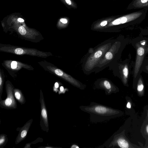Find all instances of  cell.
<instances>
[{"label": "cell", "instance_id": "1", "mask_svg": "<svg viewBox=\"0 0 148 148\" xmlns=\"http://www.w3.org/2000/svg\"><path fill=\"white\" fill-rule=\"evenodd\" d=\"M80 109L88 113L90 120L93 123L101 122L122 116V111L98 103L91 102L89 105L79 106Z\"/></svg>", "mask_w": 148, "mask_h": 148}, {"label": "cell", "instance_id": "2", "mask_svg": "<svg viewBox=\"0 0 148 148\" xmlns=\"http://www.w3.org/2000/svg\"><path fill=\"white\" fill-rule=\"evenodd\" d=\"M125 130L113 134L104 144L107 148H138L141 147L131 143L125 134Z\"/></svg>", "mask_w": 148, "mask_h": 148}, {"label": "cell", "instance_id": "3", "mask_svg": "<svg viewBox=\"0 0 148 148\" xmlns=\"http://www.w3.org/2000/svg\"><path fill=\"white\" fill-rule=\"evenodd\" d=\"M7 97L4 100H0V106L7 109H15L17 108L16 102L14 98L13 88L9 84L6 86Z\"/></svg>", "mask_w": 148, "mask_h": 148}, {"label": "cell", "instance_id": "4", "mask_svg": "<svg viewBox=\"0 0 148 148\" xmlns=\"http://www.w3.org/2000/svg\"><path fill=\"white\" fill-rule=\"evenodd\" d=\"M39 101L40 104V125L41 129L47 132L49 131L48 117L43 94L40 90Z\"/></svg>", "mask_w": 148, "mask_h": 148}, {"label": "cell", "instance_id": "5", "mask_svg": "<svg viewBox=\"0 0 148 148\" xmlns=\"http://www.w3.org/2000/svg\"><path fill=\"white\" fill-rule=\"evenodd\" d=\"M108 47V45H106L97 50L88 59L85 65V68L88 70L92 69L102 55L106 51Z\"/></svg>", "mask_w": 148, "mask_h": 148}, {"label": "cell", "instance_id": "6", "mask_svg": "<svg viewBox=\"0 0 148 148\" xmlns=\"http://www.w3.org/2000/svg\"><path fill=\"white\" fill-rule=\"evenodd\" d=\"M145 50L142 46H139L137 48L136 58L134 69V77L137 76L141 66L144 59Z\"/></svg>", "mask_w": 148, "mask_h": 148}, {"label": "cell", "instance_id": "7", "mask_svg": "<svg viewBox=\"0 0 148 148\" xmlns=\"http://www.w3.org/2000/svg\"><path fill=\"white\" fill-rule=\"evenodd\" d=\"M33 121L32 119L29 120L20 130L16 139V144H19L25 138Z\"/></svg>", "mask_w": 148, "mask_h": 148}, {"label": "cell", "instance_id": "8", "mask_svg": "<svg viewBox=\"0 0 148 148\" xmlns=\"http://www.w3.org/2000/svg\"><path fill=\"white\" fill-rule=\"evenodd\" d=\"M55 73L58 75L60 76L66 80L73 85L82 90L84 89L85 87L78 82L71 76L63 72L60 69H56L55 70Z\"/></svg>", "mask_w": 148, "mask_h": 148}, {"label": "cell", "instance_id": "9", "mask_svg": "<svg viewBox=\"0 0 148 148\" xmlns=\"http://www.w3.org/2000/svg\"><path fill=\"white\" fill-rule=\"evenodd\" d=\"M99 87L104 89L105 91L106 94L108 95L113 93H116L119 91V90L116 87L107 80L101 82L99 84Z\"/></svg>", "mask_w": 148, "mask_h": 148}, {"label": "cell", "instance_id": "10", "mask_svg": "<svg viewBox=\"0 0 148 148\" xmlns=\"http://www.w3.org/2000/svg\"><path fill=\"white\" fill-rule=\"evenodd\" d=\"M15 97L18 102L21 105L24 104L26 102L25 99L21 91L19 89H14Z\"/></svg>", "mask_w": 148, "mask_h": 148}, {"label": "cell", "instance_id": "11", "mask_svg": "<svg viewBox=\"0 0 148 148\" xmlns=\"http://www.w3.org/2000/svg\"><path fill=\"white\" fill-rule=\"evenodd\" d=\"M137 92L139 97H142L144 93V86L142 78L140 77L137 84Z\"/></svg>", "mask_w": 148, "mask_h": 148}, {"label": "cell", "instance_id": "12", "mask_svg": "<svg viewBox=\"0 0 148 148\" xmlns=\"http://www.w3.org/2000/svg\"><path fill=\"white\" fill-rule=\"evenodd\" d=\"M129 73V70L127 66L125 65L123 70V81L125 85H126L127 83V79Z\"/></svg>", "mask_w": 148, "mask_h": 148}, {"label": "cell", "instance_id": "13", "mask_svg": "<svg viewBox=\"0 0 148 148\" xmlns=\"http://www.w3.org/2000/svg\"><path fill=\"white\" fill-rule=\"evenodd\" d=\"M7 135L5 134H1L0 135V148H3L7 144L8 138Z\"/></svg>", "mask_w": 148, "mask_h": 148}, {"label": "cell", "instance_id": "14", "mask_svg": "<svg viewBox=\"0 0 148 148\" xmlns=\"http://www.w3.org/2000/svg\"><path fill=\"white\" fill-rule=\"evenodd\" d=\"M143 136L146 139L147 147L146 148H148V123L145 124L143 127Z\"/></svg>", "mask_w": 148, "mask_h": 148}, {"label": "cell", "instance_id": "15", "mask_svg": "<svg viewBox=\"0 0 148 148\" xmlns=\"http://www.w3.org/2000/svg\"><path fill=\"white\" fill-rule=\"evenodd\" d=\"M113 55V54L110 51H109L106 53L105 55V58L107 60H109L112 59Z\"/></svg>", "mask_w": 148, "mask_h": 148}, {"label": "cell", "instance_id": "16", "mask_svg": "<svg viewBox=\"0 0 148 148\" xmlns=\"http://www.w3.org/2000/svg\"><path fill=\"white\" fill-rule=\"evenodd\" d=\"M18 31L22 35H24L26 33V30L24 27L20 26L18 28Z\"/></svg>", "mask_w": 148, "mask_h": 148}, {"label": "cell", "instance_id": "17", "mask_svg": "<svg viewBox=\"0 0 148 148\" xmlns=\"http://www.w3.org/2000/svg\"><path fill=\"white\" fill-rule=\"evenodd\" d=\"M147 4H148V0H139V7L141 5H145Z\"/></svg>", "mask_w": 148, "mask_h": 148}, {"label": "cell", "instance_id": "18", "mask_svg": "<svg viewBox=\"0 0 148 148\" xmlns=\"http://www.w3.org/2000/svg\"><path fill=\"white\" fill-rule=\"evenodd\" d=\"M15 53L17 54L21 55L23 53V50L20 48H17L14 51Z\"/></svg>", "mask_w": 148, "mask_h": 148}, {"label": "cell", "instance_id": "19", "mask_svg": "<svg viewBox=\"0 0 148 148\" xmlns=\"http://www.w3.org/2000/svg\"><path fill=\"white\" fill-rule=\"evenodd\" d=\"M17 63L15 61H13L11 64V67L12 69H15L16 67Z\"/></svg>", "mask_w": 148, "mask_h": 148}, {"label": "cell", "instance_id": "20", "mask_svg": "<svg viewBox=\"0 0 148 148\" xmlns=\"http://www.w3.org/2000/svg\"><path fill=\"white\" fill-rule=\"evenodd\" d=\"M132 103L129 100H127L126 104V108L127 109H131L132 108Z\"/></svg>", "mask_w": 148, "mask_h": 148}, {"label": "cell", "instance_id": "21", "mask_svg": "<svg viewBox=\"0 0 148 148\" xmlns=\"http://www.w3.org/2000/svg\"><path fill=\"white\" fill-rule=\"evenodd\" d=\"M60 90L59 92V94H60L62 93H64L65 92L64 91V89L63 86H61L60 89Z\"/></svg>", "mask_w": 148, "mask_h": 148}, {"label": "cell", "instance_id": "22", "mask_svg": "<svg viewBox=\"0 0 148 148\" xmlns=\"http://www.w3.org/2000/svg\"><path fill=\"white\" fill-rule=\"evenodd\" d=\"M60 21L63 23H67V20L65 18H62L60 19Z\"/></svg>", "mask_w": 148, "mask_h": 148}, {"label": "cell", "instance_id": "23", "mask_svg": "<svg viewBox=\"0 0 148 148\" xmlns=\"http://www.w3.org/2000/svg\"><path fill=\"white\" fill-rule=\"evenodd\" d=\"M107 23V21H102L100 23V25L101 26H104L106 25Z\"/></svg>", "mask_w": 148, "mask_h": 148}, {"label": "cell", "instance_id": "24", "mask_svg": "<svg viewBox=\"0 0 148 148\" xmlns=\"http://www.w3.org/2000/svg\"><path fill=\"white\" fill-rule=\"evenodd\" d=\"M55 88V89H54V90L56 89V88H58L59 84L58 82H56L54 85Z\"/></svg>", "mask_w": 148, "mask_h": 148}, {"label": "cell", "instance_id": "25", "mask_svg": "<svg viewBox=\"0 0 148 148\" xmlns=\"http://www.w3.org/2000/svg\"><path fill=\"white\" fill-rule=\"evenodd\" d=\"M66 3L69 5H70L71 4V2L70 0H65Z\"/></svg>", "mask_w": 148, "mask_h": 148}, {"label": "cell", "instance_id": "26", "mask_svg": "<svg viewBox=\"0 0 148 148\" xmlns=\"http://www.w3.org/2000/svg\"><path fill=\"white\" fill-rule=\"evenodd\" d=\"M18 21L20 22H22L24 21V20L21 18H19L18 19Z\"/></svg>", "mask_w": 148, "mask_h": 148}, {"label": "cell", "instance_id": "27", "mask_svg": "<svg viewBox=\"0 0 148 148\" xmlns=\"http://www.w3.org/2000/svg\"><path fill=\"white\" fill-rule=\"evenodd\" d=\"M43 147V148H54L55 147L51 146H46L45 147Z\"/></svg>", "mask_w": 148, "mask_h": 148}, {"label": "cell", "instance_id": "28", "mask_svg": "<svg viewBox=\"0 0 148 148\" xmlns=\"http://www.w3.org/2000/svg\"><path fill=\"white\" fill-rule=\"evenodd\" d=\"M71 148H79V147H78V146L75 145H72L71 147Z\"/></svg>", "mask_w": 148, "mask_h": 148}, {"label": "cell", "instance_id": "29", "mask_svg": "<svg viewBox=\"0 0 148 148\" xmlns=\"http://www.w3.org/2000/svg\"><path fill=\"white\" fill-rule=\"evenodd\" d=\"M141 44L143 45H145V41H144V40L141 41Z\"/></svg>", "mask_w": 148, "mask_h": 148}, {"label": "cell", "instance_id": "30", "mask_svg": "<svg viewBox=\"0 0 148 148\" xmlns=\"http://www.w3.org/2000/svg\"><path fill=\"white\" fill-rule=\"evenodd\" d=\"M147 118L148 123V110L147 109L146 110Z\"/></svg>", "mask_w": 148, "mask_h": 148}, {"label": "cell", "instance_id": "31", "mask_svg": "<svg viewBox=\"0 0 148 148\" xmlns=\"http://www.w3.org/2000/svg\"><path fill=\"white\" fill-rule=\"evenodd\" d=\"M146 69L148 71V66L146 67Z\"/></svg>", "mask_w": 148, "mask_h": 148}]
</instances>
